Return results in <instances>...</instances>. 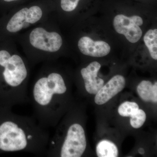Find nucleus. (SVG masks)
<instances>
[{"label": "nucleus", "instance_id": "nucleus-12", "mask_svg": "<svg viewBox=\"0 0 157 157\" xmlns=\"http://www.w3.org/2000/svg\"><path fill=\"white\" fill-rule=\"evenodd\" d=\"M97 155L99 157H117L118 155L117 147L111 141L101 140L96 147Z\"/></svg>", "mask_w": 157, "mask_h": 157}, {"label": "nucleus", "instance_id": "nucleus-6", "mask_svg": "<svg viewBox=\"0 0 157 157\" xmlns=\"http://www.w3.org/2000/svg\"><path fill=\"white\" fill-rule=\"evenodd\" d=\"M3 75L9 85L15 87L21 84L27 75V71L22 59L14 55L11 57L5 67Z\"/></svg>", "mask_w": 157, "mask_h": 157}, {"label": "nucleus", "instance_id": "nucleus-9", "mask_svg": "<svg viewBox=\"0 0 157 157\" xmlns=\"http://www.w3.org/2000/svg\"><path fill=\"white\" fill-rule=\"evenodd\" d=\"M78 47L85 55L102 57L107 55L110 51V46L103 41H94L90 37H82L78 42Z\"/></svg>", "mask_w": 157, "mask_h": 157}, {"label": "nucleus", "instance_id": "nucleus-2", "mask_svg": "<svg viewBox=\"0 0 157 157\" xmlns=\"http://www.w3.org/2000/svg\"><path fill=\"white\" fill-rule=\"evenodd\" d=\"M27 144L25 134L16 124L7 121L0 126V149L15 151L25 148Z\"/></svg>", "mask_w": 157, "mask_h": 157}, {"label": "nucleus", "instance_id": "nucleus-16", "mask_svg": "<svg viewBox=\"0 0 157 157\" xmlns=\"http://www.w3.org/2000/svg\"><path fill=\"white\" fill-rule=\"evenodd\" d=\"M42 12L38 6H35L28 9L26 14V22L29 24L36 22L42 17Z\"/></svg>", "mask_w": 157, "mask_h": 157}, {"label": "nucleus", "instance_id": "nucleus-3", "mask_svg": "<svg viewBox=\"0 0 157 157\" xmlns=\"http://www.w3.org/2000/svg\"><path fill=\"white\" fill-rule=\"evenodd\" d=\"M86 146L84 129L78 124H73L69 128L61 151L62 157H80Z\"/></svg>", "mask_w": 157, "mask_h": 157}, {"label": "nucleus", "instance_id": "nucleus-21", "mask_svg": "<svg viewBox=\"0 0 157 157\" xmlns=\"http://www.w3.org/2000/svg\"><path fill=\"white\" fill-rule=\"evenodd\" d=\"M32 135H29V136H28V138L29 139H31V138H32Z\"/></svg>", "mask_w": 157, "mask_h": 157}, {"label": "nucleus", "instance_id": "nucleus-7", "mask_svg": "<svg viewBox=\"0 0 157 157\" xmlns=\"http://www.w3.org/2000/svg\"><path fill=\"white\" fill-rule=\"evenodd\" d=\"M125 84V80L124 76L120 75L113 76L96 94V104L102 105L107 103L123 90Z\"/></svg>", "mask_w": 157, "mask_h": 157}, {"label": "nucleus", "instance_id": "nucleus-13", "mask_svg": "<svg viewBox=\"0 0 157 157\" xmlns=\"http://www.w3.org/2000/svg\"><path fill=\"white\" fill-rule=\"evenodd\" d=\"M144 41L148 48L151 56L157 59V29H150L144 37Z\"/></svg>", "mask_w": 157, "mask_h": 157}, {"label": "nucleus", "instance_id": "nucleus-10", "mask_svg": "<svg viewBox=\"0 0 157 157\" xmlns=\"http://www.w3.org/2000/svg\"><path fill=\"white\" fill-rule=\"evenodd\" d=\"M137 92L142 100L145 102L157 103V82L152 84L149 81L143 80L137 86Z\"/></svg>", "mask_w": 157, "mask_h": 157}, {"label": "nucleus", "instance_id": "nucleus-8", "mask_svg": "<svg viewBox=\"0 0 157 157\" xmlns=\"http://www.w3.org/2000/svg\"><path fill=\"white\" fill-rule=\"evenodd\" d=\"M101 68V64L98 62L94 61L81 70L86 90L90 94H96L104 86V80L98 76Z\"/></svg>", "mask_w": 157, "mask_h": 157}, {"label": "nucleus", "instance_id": "nucleus-11", "mask_svg": "<svg viewBox=\"0 0 157 157\" xmlns=\"http://www.w3.org/2000/svg\"><path fill=\"white\" fill-rule=\"evenodd\" d=\"M28 9L24 8L13 16L7 26V29L11 33H16L23 29V25L26 22V14Z\"/></svg>", "mask_w": 157, "mask_h": 157}, {"label": "nucleus", "instance_id": "nucleus-18", "mask_svg": "<svg viewBox=\"0 0 157 157\" xmlns=\"http://www.w3.org/2000/svg\"><path fill=\"white\" fill-rule=\"evenodd\" d=\"M11 55L9 52L6 50L0 51V65L5 67L11 58Z\"/></svg>", "mask_w": 157, "mask_h": 157}, {"label": "nucleus", "instance_id": "nucleus-14", "mask_svg": "<svg viewBox=\"0 0 157 157\" xmlns=\"http://www.w3.org/2000/svg\"><path fill=\"white\" fill-rule=\"evenodd\" d=\"M139 109V106L137 103L126 101L121 104L119 107L118 112L121 116L131 117Z\"/></svg>", "mask_w": 157, "mask_h": 157}, {"label": "nucleus", "instance_id": "nucleus-4", "mask_svg": "<svg viewBox=\"0 0 157 157\" xmlns=\"http://www.w3.org/2000/svg\"><path fill=\"white\" fill-rule=\"evenodd\" d=\"M142 18L137 15L128 17L118 14L113 19V25L117 33L123 35L129 42L136 43L142 36V31L140 26L143 25Z\"/></svg>", "mask_w": 157, "mask_h": 157}, {"label": "nucleus", "instance_id": "nucleus-19", "mask_svg": "<svg viewBox=\"0 0 157 157\" xmlns=\"http://www.w3.org/2000/svg\"><path fill=\"white\" fill-rule=\"evenodd\" d=\"M138 152H139L140 154H144V150L143 148H140L139 149V150H138Z\"/></svg>", "mask_w": 157, "mask_h": 157}, {"label": "nucleus", "instance_id": "nucleus-15", "mask_svg": "<svg viewBox=\"0 0 157 157\" xmlns=\"http://www.w3.org/2000/svg\"><path fill=\"white\" fill-rule=\"evenodd\" d=\"M130 117V124L132 126L135 128H139L142 127L145 122L146 113L142 109H139Z\"/></svg>", "mask_w": 157, "mask_h": 157}, {"label": "nucleus", "instance_id": "nucleus-22", "mask_svg": "<svg viewBox=\"0 0 157 157\" xmlns=\"http://www.w3.org/2000/svg\"><path fill=\"white\" fill-rule=\"evenodd\" d=\"M52 144H54L55 143L54 142H52Z\"/></svg>", "mask_w": 157, "mask_h": 157}, {"label": "nucleus", "instance_id": "nucleus-1", "mask_svg": "<svg viewBox=\"0 0 157 157\" xmlns=\"http://www.w3.org/2000/svg\"><path fill=\"white\" fill-rule=\"evenodd\" d=\"M66 91L67 87L62 76L52 73L47 78H40L37 82L34 88V97L38 104L45 106L50 103L53 94H61Z\"/></svg>", "mask_w": 157, "mask_h": 157}, {"label": "nucleus", "instance_id": "nucleus-17", "mask_svg": "<svg viewBox=\"0 0 157 157\" xmlns=\"http://www.w3.org/2000/svg\"><path fill=\"white\" fill-rule=\"evenodd\" d=\"M79 0H61V6L64 11H72L78 6Z\"/></svg>", "mask_w": 157, "mask_h": 157}, {"label": "nucleus", "instance_id": "nucleus-20", "mask_svg": "<svg viewBox=\"0 0 157 157\" xmlns=\"http://www.w3.org/2000/svg\"><path fill=\"white\" fill-rule=\"evenodd\" d=\"M4 1H6L7 2H12V1H16V0H4Z\"/></svg>", "mask_w": 157, "mask_h": 157}, {"label": "nucleus", "instance_id": "nucleus-5", "mask_svg": "<svg viewBox=\"0 0 157 157\" xmlns=\"http://www.w3.org/2000/svg\"><path fill=\"white\" fill-rule=\"evenodd\" d=\"M29 39L31 44L35 48L49 52L58 51L63 43L58 33H49L42 28L34 29L30 35Z\"/></svg>", "mask_w": 157, "mask_h": 157}]
</instances>
